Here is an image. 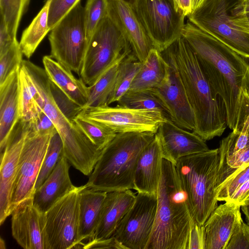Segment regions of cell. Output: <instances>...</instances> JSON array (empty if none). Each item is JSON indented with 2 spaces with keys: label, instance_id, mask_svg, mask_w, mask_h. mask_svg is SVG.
<instances>
[{
  "label": "cell",
  "instance_id": "d4e9b609",
  "mask_svg": "<svg viewBox=\"0 0 249 249\" xmlns=\"http://www.w3.org/2000/svg\"><path fill=\"white\" fill-rule=\"evenodd\" d=\"M42 62L49 80L82 108L89 99V87L50 55L44 56Z\"/></svg>",
  "mask_w": 249,
  "mask_h": 249
},
{
  "label": "cell",
  "instance_id": "30bf717a",
  "mask_svg": "<svg viewBox=\"0 0 249 249\" xmlns=\"http://www.w3.org/2000/svg\"><path fill=\"white\" fill-rule=\"evenodd\" d=\"M133 8L154 48L160 52L181 36L186 16L174 0H136Z\"/></svg>",
  "mask_w": 249,
  "mask_h": 249
},
{
  "label": "cell",
  "instance_id": "ee69618b",
  "mask_svg": "<svg viewBox=\"0 0 249 249\" xmlns=\"http://www.w3.org/2000/svg\"><path fill=\"white\" fill-rule=\"evenodd\" d=\"M187 249H205V232L204 226L195 222L189 236Z\"/></svg>",
  "mask_w": 249,
  "mask_h": 249
},
{
  "label": "cell",
  "instance_id": "7dc6e473",
  "mask_svg": "<svg viewBox=\"0 0 249 249\" xmlns=\"http://www.w3.org/2000/svg\"><path fill=\"white\" fill-rule=\"evenodd\" d=\"M17 41L11 38L5 21L0 16V55L7 52Z\"/></svg>",
  "mask_w": 249,
  "mask_h": 249
},
{
  "label": "cell",
  "instance_id": "7c38bea8",
  "mask_svg": "<svg viewBox=\"0 0 249 249\" xmlns=\"http://www.w3.org/2000/svg\"><path fill=\"white\" fill-rule=\"evenodd\" d=\"M79 114L107 126L116 133H156L160 125L168 118L159 109H137L119 105L90 107L82 110Z\"/></svg>",
  "mask_w": 249,
  "mask_h": 249
},
{
  "label": "cell",
  "instance_id": "f5cc1de1",
  "mask_svg": "<svg viewBox=\"0 0 249 249\" xmlns=\"http://www.w3.org/2000/svg\"><path fill=\"white\" fill-rule=\"evenodd\" d=\"M239 132L249 135V114L239 130Z\"/></svg>",
  "mask_w": 249,
  "mask_h": 249
},
{
  "label": "cell",
  "instance_id": "8992f818",
  "mask_svg": "<svg viewBox=\"0 0 249 249\" xmlns=\"http://www.w3.org/2000/svg\"><path fill=\"white\" fill-rule=\"evenodd\" d=\"M218 148L179 159L175 165L196 221L203 226L217 207Z\"/></svg>",
  "mask_w": 249,
  "mask_h": 249
},
{
  "label": "cell",
  "instance_id": "681fc988",
  "mask_svg": "<svg viewBox=\"0 0 249 249\" xmlns=\"http://www.w3.org/2000/svg\"><path fill=\"white\" fill-rule=\"evenodd\" d=\"M231 21L235 26L249 35V13L237 16H231Z\"/></svg>",
  "mask_w": 249,
  "mask_h": 249
},
{
  "label": "cell",
  "instance_id": "8fae6325",
  "mask_svg": "<svg viewBox=\"0 0 249 249\" xmlns=\"http://www.w3.org/2000/svg\"><path fill=\"white\" fill-rule=\"evenodd\" d=\"M75 187L44 213L45 249L80 248L79 193Z\"/></svg>",
  "mask_w": 249,
  "mask_h": 249
},
{
  "label": "cell",
  "instance_id": "603a6c76",
  "mask_svg": "<svg viewBox=\"0 0 249 249\" xmlns=\"http://www.w3.org/2000/svg\"><path fill=\"white\" fill-rule=\"evenodd\" d=\"M69 163L63 154L51 174L35 191L32 196L33 203L40 213H46L75 188L70 177Z\"/></svg>",
  "mask_w": 249,
  "mask_h": 249
},
{
  "label": "cell",
  "instance_id": "f907efd6",
  "mask_svg": "<svg viewBox=\"0 0 249 249\" xmlns=\"http://www.w3.org/2000/svg\"><path fill=\"white\" fill-rule=\"evenodd\" d=\"M249 13V0H237L231 9V15L237 16Z\"/></svg>",
  "mask_w": 249,
  "mask_h": 249
},
{
  "label": "cell",
  "instance_id": "83f0119b",
  "mask_svg": "<svg viewBox=\"0 0 249 249\" xmlns=\"http://www.w3.org/2000/svg\"><path fill=\"white\" fill-rule=\"evenodd\" d=\"M50 0L45 5L22 32L19 42L23 54L29 59L51 29L48 26V13Z\"/></svg>",
  "mask_w": 249,
  "mask_h": 249
},
{
  "label": "cell",
  "instance_id": "2e32d148",
  "mask_svg": "<svg viewBox=\"0 0 249 249\" xmlns=\"http://www.w3.org/2000/svg\"><path fill=\"white\" fill-rule=\"evenodd\" d=\"M30 128V123L19 121L5 149L0 154V225L10 215V199L17 175L19 158Z\"/></svg>",
  "mask_w": 249,
  "mask_h": 249
},
{
  "label": "cell",
  "instance_id": "f6af8a7d",
  "mask_svg": "<svg viewBox=\"0 0 249 249\" xmlns=\"http://www.w3.org/2000/svg\"><path fill=\"white\" fill-rule=\"evenodd\" d=\"M31 124L34 130L40 134H53L57 131L52 120L43 111L36 121Z\"/></svg>",
  "mask_w": 249,
  "mask_h": 249
},
{
  "label": "cell",
  "instance_id": "7402d4cb",
  "mask_svg": "<svg viewBox=\"0 0 249 249\" xmlns=\"http://www.w3.org/2000/svg\"><path fill=\"white\" fill-rule=\"evenodd\" d=\"M136 195L131 189L107 192L96 231L89 241L112 237L120 222L132 207Z\"/></svg>",
  "mask_w": 249,
  "mask_h": 249
},
{
  "label": "cell",
  "instance_id": "f1b7e54d",
  "mask_svg": "<svg viewBox=\"0 0 249 249\" xmlns=\"http://www.w3.org/2000/svg\"><path fill=\"white\" fill-rule=\"evenodd\" d=\"M132 52L131 51L124 54L108 68L92 85L89 86V99L82 107V110L107 105L108 100L115 85L120 63Z\"/></svg>",
  "mask_w": 249,
  "mask_h": 249
},
{
  "label": "cell",
  "instance_id": "6da1fadb",
  "mask_svg": "<svg viewBox=\"0 0 249 249\" xmlns=\"http://www.w3.org/2000/svg\"><path fill=\"white\" fill-rule=\"evenodd\" d=\"M181 36L222 99L227 126L239 131L249 114V60L190 21L185 24Z\"/></svg>",
  "mask_w": 249,
  "mask_h": 249
},
{
  "label": "cell",
  "instance_id": "ac0fdd59",
  "mask_svg": "<svg viewBox=\"0 0 249 249\" xmlns=\"http://www.w3.org/2000/svg\"><path fill=\"white\" fill-rule=\"evenodd\" d=\"M12 235L24 249H45L44 213L34 205L33 198L21 202L12 212Z\"/></svg>",
  "mask_w": 249,
  "mask_h": 249
},
{
  "label": "cell",
  "instance_id": "c3c4849f",
  "mask_svg": "<svg viewBox=\"0 0 249 249\" xmlns=\"http://www.w3.org/2000/svg\"><path fill=\"white\" fill-rule=\"evenodd\" d=\"M228 201L234 202L241 207L249 202V180L242 184Z\"/></svg>",
  "mask_w": 249,
  "mask_h": 249
},
{
  "label": "cell",
  "instance_id": "1f68e13d",
  "mask_svg": "<svg viewBox=\"0 0 249 249\" xmlns=\"http://www.w3.org/2000/svg\"><path fill=\"white\" fill-rule=\"evenodd\" d=\"M73 122L84 134L100 150H103L117 133L107 126L79 114Z\"/></svg>",
  "mask_w": 249,
  "mask_h": 249
},
{
  "label": "cell",
  "instance_id": "ab89813d",
  "mask_svg": "<svg viewBox=\"0 0 249 249\" xmlns=\"http://www.w3.org/2000/svg\"><path fill=\"white\" fill-rule=\"evenodd\" d=\"M249 147V135L232 131L223 138L220 143V158L223 159L241 151Z\"/></svg>",
  "mask_w": 249,
  "mask_h": 249
},
{
  "label": "cell",
  "instance_id": "f35d334b",
  "mask_svg": "<svg viewBox=\"0 0 249 249\" xmlns=\"http://www.w3.org/2000/svg\"><path fill=\"white\" fill-rule=\"evenodd\" d=\"M249 164V147L237 153L220 159L217 188L235 170Z\"/></svg>",
  "mask_w": 249,
  "mask_h": 249
},
{
  "label": "cell",
  "instance_id": "9a60e30c",
  "mask_svg": "<svg viewBox=\"0 0 249 249\" xmlns=\"http://www.w3.org/2000/svg\"><path fill=\"white\" fill-rule=\"evenodd\" d=\"M149 90L160 100L172 121L183 129L194 130L193 110L177 72L170 65L161 84Z\"/></svg>",
  "mask_w": 249,
  "mask_h": 249
},
{
  "label": "cell",
  "instance_id": "db71d44e",
  "mask_svg": "<svg viewBox=\"0 0 249 249\" xmlns=\"http://www.w3.org/2000/svg\"><path fill=\"white\" fill-rule=\"evenodd\" d=\"M241 207L243 213L246 216L248 224L249 225V202Z\"/></svg>",
  "mask_w": 249,
  "mask_h": 249
},
{
  "label": "cell",
  "instance_id": "4316f807",
  "mask_svg": "<svg viewBox=\"0 0 249 249\" xmlns=\"http://www.w3.org/2000/svg\"><path fill=\"white\" fill-rule=\"evenodd\" d=\"M169 66L161 53L153 48L142 62L128 90H149L156 88L164 79Z\"/></svg>",
  "mask_w": 249,
  "mask_h": 249
},
{
  "label": "cell",
  "instance_id": "3957f363",
  "mask_svg": "<svg viewBox=\"0 0 249 249\" xmlns=\"http://www.w3.org/2000/svg\"><path fill=\"white\" fill-rule=\"evenodd\" d=\"M196 222L175 165L163 159L152 232L145 249H187Z\"/></svg>",
  "mask_w": 249,
  "mask_h": 249
},
{
  "label": "cell",
  "instance_id": "7a4b0ae2",
  "mask_svg": "<svg viewBox=\"0 0 249 249\" xmlns=\"http://www.w3.org/2000/svg\"><path fill=\"white\" fill-rule=\"evenodd\" d=\"M176 71L193 110V132L205 141L221 136L227 126L224 102L211 86L194 51L181 36L161 53Z\"/></svg>",
  "mask_w": 249,
  "mask_h": 249
},
{
  "label": "cell",
  "instance_id": "4fadbf2b",
  "mask_svg": "<svg viewBox=\"0 0 249 249\" xmlns=\"http://www.w3.org/2000/svg\"><path fill=\"white\" fill-rule=\"evenodd\" d=\"M30 124V130L20 155L12 192L10 215L21 202L33 196L36 182L53 135L38 134Z\"/></svg>",
  "mask_w": 249,
  "mask_h": 249
},
{
  "label": "cell",
  "instance_id": "b9f144b4",
  "mask_svg": "<svg viewBox=\"0 0 249 249\" xmlns=\"http://www.w3.org/2000/svg\"><path fill=\"white\" fill-rule=\"evenodd\" d=\"M81 0H50L48 26L52 29Z\"/></svg>",
  "mask_w": 249,
  "mask_h": 249
},
{
  "label": "cell",
  "instance_id": "d6a6232c",
  "mask_svg": "<svg viewBox=\"0 0 249 249\" xmlns=\"http://www.w3.org/2000/svg\"><path fill=\"white\" fill-rule=\"evenodd\" d=\"M30 0H0V16L4 20L8 33L14 41L17 40L18 29Z\"/></svg>",
  "mask_w": 249,
  "mask_h": 249
},
{
  "label": "cell",
  "instance_id": "11a10c76",
  "mask_svg": "<svg viewBox=\"0 0 249 249\" xmlns=\"http://www.w3.org/2000/svg\"><path fill=\"white\" fill-rule=\"evenodd\" d=\"M204 0H192V12L196 9Z\"/></svg>",
  "mask_w": 249,
  "mask_h": 249
},
{
  "label": "cell",
  "instance_id": "bcb514c9",
  "mask_svg": "<svg viewBox=\"0 0 249 249\" xmlns=\"http://www.w3.org/2000/svg\"><path fill=\"white\" fill-rule=\"evenodd\" d=\"M83 249H126L114 237L97 241L88 242L82 246Z\"/></svg>",
  "mask_w": 249,
  "mask_h": 249
},
{
  "label": "cell",
  "instance_id": "74e56055",
  "mask_svg": "<svg viewBox=\"0 0 249 249\" xmlns=\"http://www.w3.org/2000/svg\"><path fill=\"white\" fill-rule=\"evenodd\" d=\"M22 55L19 43L17 41L7 52L0 55V86L20 68Z\"/></svg>",
  "mask_w": 249,
  "mask_h": 249
},
{
  "label": "cell",
  "instance_id": "816d5d0a",
  "mask_svg": "<svg viewBox=\"0 0 249 249\" xmlns=\"http://www.w3.org/2000/svg\"><path fill=\"white\" fill-rule=\"evenodd\" d=\"M177 8L186 17L192 13V0H174Z\"/></svg>",
  "mask_w": 249,
  "mask_h": 249
},
{
  "label": "cell",
  "instance_id": "9f6ffc18",
  "mask_svg": "<svg viewBox=\"0 0 249 249\" xmlns=\"http://www.w3.org/2000/svg\"><path fill=\"white\" fill-rule=\"evenodd\" d=\"M128 4L133 7L136 0H118Z\"/></svg>",
  "mask_w": 249,
  "mask_h": 249
},
{
  "label": "cell",
  "instance_id": "4dcf8cb0",
  "mask_svg": "<svg viewBox=\"0 0 249 249\" xmlns=\"http://www.w3.org/2000/svg\"><path fill=\"white\" fill-rule=\"evenodd\" d=\"M42 111L31 92L26 73L20 66L19 71V121L33 123L36 121Z\"/></svg>",
  "mask_w": 249,
  "mask_h": 249
},
{
  "label": "cell",
  "instance_id": "e0dca14e",
  "mask_svg": "<svg viewBox=\"0 0 249 249\" xmlns=\"http://www.w3.org/2000/svg\"><path fill=\"white\" fill-rule=\"evenodd\" d=\"M108 15L124 35L134 55L143 62L154 47L134 8L120 0H108Z\"/></svg>",
  "mask_w": 249,
  "mask_h": 249
},
{
  "label": "cell",
  "instance_id": "cb8c5ba5",
  "mask_svg": "<svg viewBox=\"0 0 249 249\" xmlns=\"http://www.w3.org/2000/svg\"><path fill=\"white\" fill-rule=\"evenodd\" d=\"M19 69L12 73L0 86V153L5 149L13 131L19 121Z\"/></svg>",
  "mask_w": 249,
  "mask_h": 249
},
{
  "label": "cell",
  "instance_id": "277c9868",
  "mask_svg": "<svg viewBox=\"0 0 249 249\" xmlns=\"http://www.w3.org/2000/svg\"><path fill=\"white\" fill-rule=\"evenodd\" d=\"M21 67L26 71L38 91L36 100L50 118L63 145V155L84 175L92 172L102 150L99 149L75 123L60 110L52 96L50 80L44 69L29 60H23Z\"/></svg>",
  "mask_w": 249,
  "mask_h": 249
},
{
  "label": "cell",
  "instance_id": "e575fe53",
  "mask_svg": "<svg viewBox=\"0 0 249 249\" xmlns=\"http://www.w3.org/2000/svg\"><path fill=\"white\" fill-rule=\"evenodd\" d=\"M63 152L62 141L56 131L51 137L48 149L36 182L35 190L43 183L52 172L63 155Z\"/></svg>",
  "mask_w": 249,
  "mask_h": 249
},
{
  "label": "cell",
  "instance_id": "836d02e7",
  "mask_svg": "<svg viewBox=\"0 0 249 249\" xmlns=\"http://www.w3.org/2000/svg\"><path fill=\"white\" fill-rule=\"evenodd\" d=\"M117 103L121 106L133 109H159L169 118L166 110L160 100L149 90H128Z\"/></svg>",
  "mask_w": 249,
  "mask_h": 249
},
{
  "label": "cell",
  "instance_id": "9c48e42d",
  "mask_svg": "<svg viewBox=\"0 0 249 249\" xmlns=\"http://www.w3.org/2000/svg\"><path fill=\"white\" fill-rule=\"evenodd\" d=\"M237 0H204L187 17L189 21L249 60V35L235 26L231 9Z\"/></svg>",
  "mask_w": 249,
  "mask_h": 249
},
{
  "label": "cell",
  "instance_id": "8d00e7d4",
  "mask_svg": "<svg viewBox=\"0 0 249 249\" xmlns=\"http://www.w3.org/2000/svg\"><path fill=\"white\" fill-rule=\"evenodd\" d=\"M249 180V164L235 170L217 188L218 201H228L233 193Z\"/></svg>",
  "mask_w": 249,
  "mask_h": 249
},
{
  "label": "cell",
  "instance_id": "5bb4252c",
  "mask_svg": "<svg viewBox=\"0 0 249 249\" xmlns=\"http://www.w3.org/2000/svg\"><path fill=\"white\" fill-rule=\"evenodd\" d=\"M157 195L138 193L112 236L126 249H145L153 229Z\"/></svg>",
  "mask_w": 249,
  "mask_h": 249
},
{
  "label": "cell",
  "instance_id": "d6986e66",
  "mask_svg": "<svg viewBox=\"0 0 249 249\" xmlns=\"http://www.w3.org/2000/svg\"><path fill=\"white\" fill-rule=\"evenodd\" d=\"M156 134L163 159L174 165L181 158L209 149L200 136L178 126L169 118L160 125Z\"/></svg>",
  "mask_w": 249,
  "mask_h": 249
},
{
  "label": "cell",
  "instance_id": "7bdbcfd3",
  "mask_svg": "<svg viewBox=\"0 0 249 249\" xmlns=\"http://www.w3.org/2000/svg\"><path fill=\"white\" fill-rule=\"evenodd\" d=\"M225 249H249V226L241 216Z\"/></svg>",
  "mask_w": 249,
  "mask_h": 249
},
{
  "label": "cell",
  "instance_id": "52a82bcc",
  "mask_svg": "<svg viewBox=\"0 0 249 249\" xmlns=\"http://www.w3.org/2000/svg\"><path fill=\"white\" fill-rule=\"evenodd\" d=\"M131 46L116 24L107 15L89 38L79 77L88 86L125 53Z\"/></svg>",
  "mask_w": 249,
  "mask_h": 249
},
{
  "label": "cell",
  "instance_id": "484cf974",
  "mask_svg": "<svg viewBox=\"0 0 249 249\" xmlns=\"http://www.w3.org/2000/svg\"><path fill=\"white\" fill-rule=\"evenodd\" d=\"M107 193L89 188L86 184L81 186L79 193L78 229V243L80 248H82L84 241L88 242L93 236Z\"/></svg>",
  "mask_w": 249,
  "mask_h": 249
},
{
  "label": "cell",
  "instance_id": "ffe728a7",
  "mask_svg": "<svg viewBox=\"0 0 249 249\" xmlns=\"http://www.w3.org/2000/svg\"><path fill=\"white\" fill-rule=\"evenodd\" d=\"M163 160L161 144L156 133L138 158L134 174V190L138 193L157 195Z\"/></svg>",
  "mask_w": 249,
  "mask_h": 249
},
{
  "label": "cell",
  "instance_id": "44dd1931",
  "mask_svg": "<svg viewBox=\"0 0 249 249\" xmlns=\"http://www.w3.org/2000/svg\"><path fill=\"white\" fill-rule=\"evenodd\" d=\"M225 202L217 206L203 225L205 249H225L241 216L240 205Z\"/></svg>",
  "mask_w": 249,
  "mask_h": 249
},
{
  "label": "cell",
  "instance_id": "60d3db41",
  "mask_svg": "<svg viewBox=\"0 0 249 249\" xmlns=\"http://www.w3.org/2000/svg\"><path fill=\"white\" fill-rule=\"evenodd\" d=\"M50 87L53 99L60 110L67 118L73 121L82 111V107L71 99L50 80Z\"/></svg>",
  "mask_w": 249,
  "mask_h": 249
},
{
  "label": "cell",
  "instance_id": "ba28073f",
  "mask_svg": "<svg viewBox=\"0 0 249 249\" xmlns=\"http://www.w3.org/2000/svg\"><path fill=\"white\" fill-rule=\"evenodd\" d=\"M50 31V55L80 76L88 44L81 1Z\"/></svg>",
  "mask_w": 249,
  "mask_h": 249
},
{
  "label": "cell",
  "instance_id": "d590c367",
  "mask_svg": "<svg viewBox=\"0 0 249 249\" xmlns=\"http://www.w3.org/2000/svg\"><path fill=\"white\" fill-rule=\"evenodd\" d=\"M108 0H87L84 7L85 22L89 40L103 19L108 15Z\"/></svg>",
  "mask_w": 249,
  "mask_h": 249
},
{
  "label": "cell",
  "instance_id": "5b68a950",
  "mask_svg": "<svg viewBox=\"0 0 249 249\" xmlns=\"http://www.w3.org/2000/svg\"><path fill=\"white\" fill-rule=\"evenodd\" d=\"M152 132L117 133L102 150L86 184L106 192L134 189V178L139 156L154 138Z\"/></svg>",
  "mask_w": 249,
  "mask_h": 249
},
{
  "label": "cell",
  "instance_id": "f546056e",
  "mask_svg": "<svg viewBox=\"0 0 249 249\" xmlns=\"http://www.w3.org/2000/svg\"><path fill=\"white\" fill-rule=\"evenodd\" d=\"M140 61L133 52L120 62L113 90L109 97L107 105L118 102L129 89L136 74L141 67Z\"/></svg>",
  "mask_w": 249,
  "mask_h": 249
}]
</instances>
